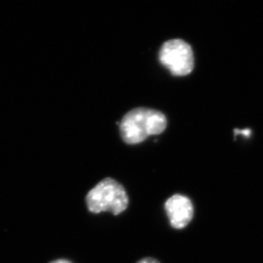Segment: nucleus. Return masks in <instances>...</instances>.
<instances>
[{"mask_svg":"<svg viewBox=\"0 0 263 263\" xmlns=\"http://www.w3.org/2000/svg\"><path fill=\"white\" fill-rule=\"evenodd\" d=\"M167 117L162 112L148 108H135L120 122V134L127 144H138L148 137L158 135L167 127Z\"/></svg>","mask_w":263,"mask_h":263,"instance_id":"nucleus-1","label":"nucleus"},{"mask_svg":"<svg viewBox=\"0 0 263 263\" xmlns=\"http://www.w3.org/2000/svg\"><path fill=\"white\" fill-rule=\"evenodd\" d=\"M86 203L89 211L93 214L110 212L118 215L127 210L129 199L122 184L111 178H105L87 193Z\"/></svg>","mask_w":263,"mask_h":263,"instance_id":"nucleus-2","label":"nucleus"},{"mask_svg":"<svg viewBox=\"0 0 263 263\" xmlns=\"http://www.w3.org/2000/svg\"><path fill=\"white\" fill-rule=\"evenodd\" d=\"M159 60L175 76H188L194 68L193 49L181 40L165 42L159 52Z\"/></svg>","mask_w":263,"mask_h":263,"instance_id":"nucleus-3","label":"nucleus"},{"mask_svg":"<svg viewBox=\"0 0 263 263\" xmlns=\"http://www.w3.org/2000/svg\"><path fill=\"white\" fill-rule=\"evenodd\" d=\"M165 210L170 225L175 229H182L192 221L194 208L189 197L175 194L165 202Z\"/></svg>","mask_w":263,"mask_h":263,"instance_id":"nucleus-4","label":"nucleus"},{"mask_svg":"<svg viewBox=\"0 0 263 263\" xmlns=\"http://www.w3.org/2000/svg\"><path fill=\"white\" fill-rule=\"evenodd\" d=\"M238 134H240V135H243V136L246 137V138H249V137L251 136V130L250 128L234 130V135L236 136Z\"/></svg>","mask_w":263,"mask_h":263,"instance_id":"nucleus-5","label":"nucleus"},{"mask_svg":"<svg viewBox=\"0 0 263 263\" xmlns=\"http://www.w3.org/2000/svg\"><path fill=\"white\" fill-rule=\"evenodd\" d=\"M137 263H160L159 261H157L156 259L153 258H144L140 260V261H138Z\"/></svg>","mask_w":263,"mask_h":263,"instance_id":"nucleus-6","label":"nucleus"},{"mask_svg":"<svg viewBox=\"0 0 263 263\" xmlns=\"http://www.w3.org/2000/svg\"><path fill=\"white\" fill-rule=\"evenodd\" d=\"M51 263H71L70 261H67V260H63V259H61V260H57V261H52V262Z\"/></svg>","mask_w":263,"mask_h":263,"instance_id":"nucleus-7","label":"nucleus"}]
</instances>
